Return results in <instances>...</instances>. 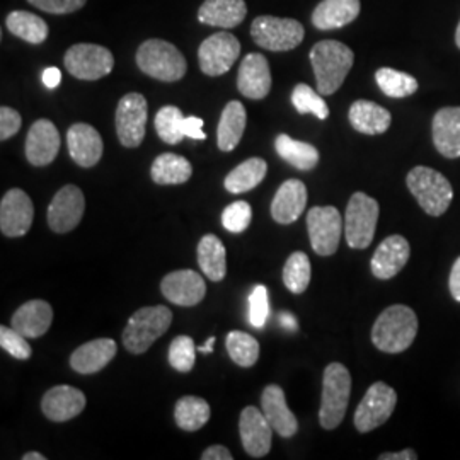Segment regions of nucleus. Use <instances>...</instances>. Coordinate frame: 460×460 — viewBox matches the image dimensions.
Instances as JSON below:
<instances>
[{"label":"nucleus","instance_id":"obj_22","mask_svg":"<svg viewBox=\"0 0 460 460\" xmlns=\"http://www.w3.org/2000/svg\"><path fill=\"white\" fill-rule=\"evenodd\" d=\"M66 147L72 161L81 167H94L102 157V138L87 123H75L66 132Z\"/></svg>","mask_w":460,"mask_h":460},{"label":"nucleus","instance_id":"obj_31","mask_svg":"<svg viewBox=\"0 0 460 460\" xmlns=\"http://www.w3.org/2000/svg\"><path fill=\"white\" fill-rule=\"evenodd\" d=\"M246 121L244 104L239 101H230L222 111L217 128V144L222 152H232L239 146L246 130Z\"/></svg>","mask_w":460,"mask_h":460},{"label":"nucleus","instance_id":"obj_53","mask_svg":"<svg viewBox=\"0 0 460 460\" xmlns=\"http://www.w3.org/2000/svg\"><path fill=\"white\" fill-rule=\"evenodd\" d=\"M60 83H62V72H60L57 66H49V68L43 72V84H45L49 89H55Z\"/></svg>","mask_w":460,"mask_h":460},{"label":"nucleus","instance_id":"obj_42","mask_svg":"<svg viewBox=\"0 0 460 460\" xmlns=\"http://www.w3.org/2000/svg\"><path fill=\"white\" fill-rule=\"evenodd\" d=\"M292 104L296 106V111L300 115L315 116L317 119H328L329 106L328 102L323 99L321 93H315L311 85L307 84H298L292 93Z\"/></svg>","mask_w":460,"mask_h":460},{"label":"nucleus","instance_id":"obj_26","mask_svg":"<svg viewBox=\"0 0 460 460\" xmlns=\"http://www.w3.org/2000/svg\"><path fill=\"white\" fill-rule=\"evenodd\" d=\"M116 343L110 338H99L89 343L79 346L72 357H70V367L83 376L96 374L102 370L108 363L116 357Z\"/></svg>","mask_w":460,"mask_h":460},{"label":"nucleus","instance_id":"obj_20","mask_svg":"<svg viewBox=\"0 0 460 460\" xmlns=\"http://www.w3.org/2000/svg\"><path fill=\"white\" fill-rule=\"evenodd\" d=\"M26 159L36 167L49 165L60 150V133L49 119H38L26 137Z\"/></svg>","mask_w":460,"mask_h":460},{"label":"nucleus","instance_id":"obj_44","mask_svg":"<svg viewBox=\"0 0 460 460\" xmlns=\"http://www.w3.org/2000/svg\"><path fill=\"white\" fill-rule=\"evenodd\" d=\"M252 220V208L247 201H234L222 212V226L232 234H241Z\"/></svg>","mask_w":460,"mask_h":460},{"label":"nucleus","instance_id":"obj_2","mask_svg":"<svg viewBox=\"0 0 460 460\" xmlns=\"http://www.w3.org/2000/svg\"><path fill=\"white\" fill-rule=\"evenodd\" d=\"M418 328V315L411 307L402 304L391 305L374 323L372 343L384 353H402L414 343Z\"/></svg>","mask_w":460,"mask_h":460},{"label":"nucleus","instance_id":"obj_3","mask_svg":"<svg viewBox=\"0 0 460 460\" xmlns=\"http://www.w3.org/2000/svg\"><path fill=\"white\" fill-rule=\"evenodd\" d=\"M137 66L146 75L161 83H178L188 70L181 51L164 40L144 41L137 49Z\"/></svg>","mask_w":460,"mask_h":460},{"label":"nucleus","instance_id":"obj_14","mask_svg":"<svg viewBox=\"0 0 460 460\" xmlns=\"http://www.w3.org/2000/svg\"><path fill=\"white\" fill-rule=\"evenodd\" d=\"M84 210L85 198L83 190L74 184H66L49 203L47 214L49 229L57 234H66L75 229L83 220Z\"/></svg>","mask_w":460,"mask_h":460},{"label":"nucleus","instance_id":"obj_34","mask_svg":"<svg viewBox=\"0 0 460 460\" xmlns=\"http://www.w3.org/2000/svg\"><path fill=\"white\" fill-rule=\"evenodd\" d=\"M275 148L279 152V157L294 165L298 171H313L315 165L319 164V150L307 144L294 140L292 137L281 133L275 140Z\"/></svg>","mask_w":460,"mask_h":460},{"label":"nucleus","instance_id":"obj_28","mask_svg":"<svg viewBox=\"0 0 460 460\" xmlns=\"http://www.w3.org/2000/svg\"><path fill=\"white\" fill-rule=\"evenodd\" d=\"M51 323L53 309L45 300H30L22 304L11 319V326L22 336L31 340L43 336L49 331Z\"/></svg>","mask_w":460,"mask_h":460},{"label":"nucleus","instance_id":"obj_55","mask_svg":"<svg viewBox=\"0 0 460 460\" xmlns=\"http://www.w3.org/2000/svg\"><path fill=\"white\" fill-rule=\"evenodd\" d=\"M214 345H215V338L212 336V338H208L207 340V343L203 346H198V351L199 353H212L214 351Z\"/></svg>","mask_w":460,"mask_h":460},{"label":"nucleus","instance_id":"obj_54","mask_svg":"<svg viewBox=\"0 0 460 460\" xmlns=\"http://www.w3.org/2000/svg\"><path fill=\"white\" fill-rule=\"evenodd\" d=\"M279 326L287 331H296V315L288 313L279 314Z\"/></svg>","mask_w":460,"mask_h":460},{"label":"nucleus","instance_id":"obj_25","mask_svg":"<svg viewBox=\"0 0 460 460\" xmlns=\"http://www.w3.org/2000/svg\"><path fill=\"white\" fill-rule=\"evenodd\" d=\"M307 207V188L300 180L283 182L271 201V217L281 226L298 220Z\"/></svg>","mask_w":460,"mask_h":460},{"label":"nucleus","instance_id":"obj_23","mask_svg":"<svg viewBox=\"0 0 460 460\" xmlns=\"http://www.w3.org/2000/svg\"><path fill=\"white\" fill-rule=\"evenodd\" d=\"M85 408V395L83 391L70 385H55L43 395L41 410L43 414L57 423H64L77 418Z\"/></svg>","mask_w":460,"mask_h":460},{"label":"nucleus","instance_id":"obj_29","mask_svg":"<svg viewBox=\"0 0 460 460\" xmlns=\"http://www.w3.org/2000/svg\"><path fill=\"white\" fill-rule=\"evenodd\" d=\"M360 0H323L313 13V24L321 31L341 30L360 14Z\"/></svg>","mask_w":460,"mask_h":460},{"label":"nucleus","instance_id":"obj_7","mask_svg":"<svg viewBox=\"0 0 460 460\" xmlns=\"http://www.w3.org/2000/svg\"><path fill=\"white\" fill-rule=\"evenodd\" d=\"M377 199L365 195L362 191L351 195L345 214V237L351 249H367L372 244L377 229Z\"/></svg>","mask_w":460,"mask_h":460},{"label":"nucleus","instance_id":"obj_35","mask_svg":"<svg viewBox=\"0 0 460 460\" xmlns=\"http://www.w3.org/2000/svg\"><path fill=\"white\" fill-rule=\"evenodd\" d=\"M5 26L9 33L31 45H41L47 41L49 34V24L41 17L28 11H14L7 14Z\"/></svg>","mask_w":460,"mask_h":460},{"label":"nucleus","instance_id":"obj_57","mask_svg":"<svg viewBox=\"0 0 460 460\" xmlns=\"http://www.w3.org/2000/svg\"><path fill=\"white\" fill-rule=\"evenodd\" d=\"M456 45L460 49V21L459 24H457V30H456Z\"/></svg>","mask_w":460,"mask_h":460},{"label":"nucleus","instance_id":"obj_50","mask_svg":"<svg viewBox=\"0 0 460 460\" xmlns=\"http://www.w3.org/2000/svg\"><path fill=\"white\" fill-rule=\"evenodd\" d=\"M448 290H450V296H454V300L460 304V256L452 266L450 279H448Z\"/></svg>","mask_w":460,"mask_h":460},{"label":"nucleus","instance_id":"obj_37","mask_svg":"<svg viewBox=\"0 0 460 460\" xmlns=\"http://www.w3.org/2000/svg\"><path fill=\"white\" fill-rule=\"evenodd\" d=\"M212 410L208 402L197 395H184L174 408L176 425L184 431H198L210 420Z\"/></svg>","mask_w":460,"mask_h":460},{"label":"nucleus","instance_id":"obj_12","mask_svg":"<svg viewBox=\"0 0 460 460\" xmlns=\"http://www.w3.org/2000/svg\"><path fill=\"white\" fill-rule=\"evenodd\" d=\"M397 404V394L385 382H376L368 387L363 395L357 411H355V427L360 433L374 431L389 421Z\"/></svg>","mask_w":460,"mask_h":460},{"label":"nucleus","instance_id":"obj_56","mask_svg":"<svg viewBox=\"0 0 460 460\" xmlns=\"http://www.w3.org/2000/svg\"><path fill=\"white\" fill-rule=\"evenodd\" d=\"M22 460H47V457L38 454V452H28V454L22 456Z\"/></svg>","mask_w":460,"mask_h":460},{"label":"nucleus","instance_id":"obj_15","mask_svg":"<svg viewBox=\"0 0 460 460\" xmlns=\"http://www.w3.org/2000/svg\"><path fill=\"white\" fill-rule=\"evenodd\" d=\"M31 198L22 190H9L0 201V230L7 237H22L33 226Z\"/></svg>","mask_w":460,"mask_h":460},{"label":"nucleus","instance_id":"obj_48","mask_svg":"<svg viewBox=\"0 0 460 460\" xmlns=\"http://www.w3.org/2000/svg\"><path fill=\"white\" fill-rule=\"evenodd\" d=\"M22 127V118L16 110L2 106L0 108V140L5 142L13 138Z\"/></svg>","mask_w":460,"mask_h":460},{"label":"nucleus","instance_id":"obj_45","mask_svg":"<svg viewBox=\"0 0 460 460\" xmlns=\"http://www.w3.org/2000/svg\"><path fill=\"white\" fill-rule=\"evenodd\" d=\"M28 338L22 336L21 332H17L16 329L0 328V346L2 349H5L11 357H14L17 360H28L33 355L31 345L26 341Z\"/></svg>","mask_w":460,"mask_h":460},{"label":"nucleus","instance_id":"obj_10","mask_svg":"<svg viewBox=\"0 0 460 460\" xmlns=\"http://www.w3.org/2000/svg\"><path fill=\"white\" fill-rule=\"evenodd\" d=\"M307 232L315 254L332 256L345 232V220L336 207H314L307 214Z\"/></svg>","mask_w":460,"mask_h":460},{"label":"nucleus","instance_id":"obj_49","mask_svg":"<svg viewBox=\"0 0 460 460\" xmlns=\"http://www.w3.org/2000/svg\"><path fill=\"white\" fill-rule=\"evenodd\" d=\"M182 132H184L186 137H190L193 140H205L207 138V135L203 132V119L197 118V116L184 118Z\"/></svg>","mask_w":460,"mask_h":460},{"label":"nucleus","instance_id":"obj_18","mask_svg":"<svg viewBox=\"0 0 460 460\" xmlns=\"http://www.w3.org/2000/svg\"><path fill=\"white\" fill-rule=\"evenodd\" d=\"M410 256L411 246L408 239H404L399 234L385 237L372 256L370 268L374 277L378 279H394L395 275L401 273V270L408 264Z\"/></svg>","mask_w":460,"mask_h":460},{"label":"nucleus","instance_id":"obj_38","mask_svg":"<svg viewBox=\"0 0 460 460\" xmlns=\"http://www.w3.org/2000/svg\"><path fill=\"white\" fill-rule=\"evenodd\" d=\"M376 83L385 96L394 99L410 98L420 87V84L412 75L406 72H399L391 66L378 68L376 72Z\"/></svg>","mask_w":460,"mask_h":460},{"label":"nucleus","instance_id":"obj_27","mask_svg":"<svg viewBox=\"0 0 460 460\" xmlns=\"http://www.w3.org/2000/svg\"><path fill=\"white\" fill-rule=\"evenodd\" d=\"M348 119L357 132L363 135H380L389 130L393 115L389 113V110L374 101L358 99L349 106Z\"/></svg>","mask_w":460,"mask_h":460},{"label":"nucleus","instance_id":"obj_11","mask_svg":"<svg viewBox=\"0 0 460 460\" xmlns=\"http://www.w3.org/2000/svg\"><path fill=\"white\" fill-rule=\"evenodd\" d=\"M147 99L138 93H128L119 99L115 123L118 140L123 147H138L146 138Z\"/></svg>","mask_w":460,"mask_h":460},{"label":"nucleus","instance_id":"obj_51","mask_svg":"<svg viewBox=\"0 0 460 460\" xmlns=\"http://www.w3.org/2000/svg\"><path fill=\"white\" fill-rule=\"evenodd\" d=\"M232 454L229 448L222 447V445H212L208 447L203 454H201V460H232Z\"/></svg>","mask_w":460,"mask_h":460},{"label":"nucleus","instance_id":"obj_33","mask_svg":"<svg viewBox=\"0 0 460 460\" xmlns=\"http://www.w3.org/2000/svg\"><path fill=\"white\" fill-rule=\"evenodd\" d=\"M266 172H268L266 161L261 157H251L230 171L226 176L224 186L232 195H241L261 184L266 178Z\"/></svg>","mask_w":460,"mask_h":460},{"label":"nucleus","instance_id":"obj_41","mask_svg":"<svg viewBox=\"0 0 460 460\" xmlns=\"http://www.w3.org/2000/svg\"><path fill=\"white\" fill-rule=\"evenodd\" d=\"M182 123H184V116L180 108L164 106L155 115V132L165 144L176 146L186 137L182 132Z\"/></svg>","mask_w":460,"mask_h":460},{"label":"nucleus","instance_id":"obj_32","mask_svg":"<svg viewBox=\"0 0 460 460\" xmlns=\"http://www.w3.org/2000/svg\"><path fill=\"white\" fill-rule=\"evenodd\" d=\"M198 264L203 275L212 281H222L227 273V251L222 241L214 235L207 234L201 237L197 249Z\"/></svg>","mask_w":460,"mask_h":460},{"label":"nucleus","instance_id":"obj_17","mask_svg":"<svg viewBox=\"0 0 460 460\" xmlns=\"http://www.w3.org/2000/svg\"><path fill=\"white\" fill-rule=\"evenodd\" d=\"M273 428L268 423L263 411L254 406H247L241 412L239 420V433L243 447L252 459H261L271 450V435Z\"/></svg>","mask_w":460,"mask_h":460},{"label":"nucleus","instance_id":"obj_21","mask_svg":"<svg viewBox=\"0 0 460 460\" xmlns=\"http://www.w3.org/2000/svg\"><path fill=\"white\" fill-rule=\"evenodd\" d=\"M433 146L445 159L460 157V106L438 110L431 121Z\"/></svg>","mask_w":460,"mask_h":460},{"label":"nucleus","instance_id":"obj_39","mask_svg":"<svg viewBox=\"0 0 460 460\" xmlns=\"http://www.w3.org/2000/svg\"><path fill=\"white\" fill-rule=\"evenodd\" d=\"M311 260L305 252L296 251L294 254H290V258L287 260L285 268H283V283L285 287L292 292V294H302L307 290L309 283H311Z\"/></svg>","mask_w":460,"mask_h":460},{"label":"nucleus","instance_id":"obj_8","mask_svg":"<svg viewBox=\"0 0 460 460\" xmlns=\"http://www.w3.org/2000/svg\"><path fill=\"white\" fill-rule=\"evenodd\" d=\"M252 41L270 51H288L304 41V26L290 17L260 16L251 24Z\"/></svg>","mask_w":460,"mask_h":460},{"label":"nucleus","instance_id":"obj_13","mask_svg":"<svg viewBox=\"0 0 460 460\" xmlns=\"http://www.w3.org/2000/svg\"><path fill=\"white\" fill-rule=\"evenodd\" d=\"M241 43L234 34L227 31L208 36L198 49V62L205 75L218 77L227 74L239 60Z\"/></svg>","mask_w":460,"mask_h":460},{"label":"nucleus","instance_id":"obj_36","mask_svg":"<svg viewBox=\"0 0 460 460\" xmlns=\"http://www.w3.org/2000/svg\"><path fill=\"white\" fill-rule=\"evenodd\" d=\"M193 174L188 159L178 154H161L150 167V176L155 184H182Z\"/></svg>","mask_w":460,"mask_h":460},{"label":"nucleus","instance_id":"obj_1","mask_svg":"<svg viewBox=\"0 0 460 460\" xmlns=\"http://www.w3.org/2000/svg\"><path fill=\"white\" fill-rule=\"evenodd\" d=\"M309 57L317 83V93L323 96L334 94L343 85L355 62L353 49L336 40H323L315 43Z\"/></svg>","mask_w":460,"mask_h":460},{"label":"nucleus","instance_id":"obj_52","mask_svg":"<svg viewBox=\"0 0 460 460\" xmlns=\"http://www.w3.org/2000/svg\"><path fill=\"white\" fill-rule=\"evenodd\" d=\"M418 459V452L412 448H406L401 452H385L382 456H378V460H416Z\"/></svg>","mask_w":460,"mask_h":460},{"label":"nucleus","instance_id":"obj_43","mask_svg":"<svg viewBox=\"0 0 460 460\" xmlns=\"http://www.w3.org/2000/svg\"><path fill=\"white\" fill-rule=\"evenodd\" d=\"M195 360H197V345L193 338L184 334L176 336L169 346V365L181 374H188L193 370Z\"/></svg>","mask_w":460,"mask_h":460},{"label":"nucleus","instance_id":"obj_4","mask_svg":"<svg viewBox=\"0 0 460 460\" xmlns=\"http://www.w3.org/2000/svg\"><path fill=\"white\" fill-rule=\"evenodd\" d=\"M406 184L418 205L429 217H440L450 208L454 188L442 172L427 165H416L408 172Z\"/></svg>","mask_w":460,"mask_h":460},{"label":"nucleus","instance_id":"obj_40","mask_svg":"<svg viewBox=\"0 0 460 460\" xmlns=\"http://www.w3.org/2000/svg\"><path fill=\"white\" fill-rule=\"evenodd\" d=\"M226 346H227L232 362L237 363L243 368H249V367L256 365L260 358L258 340L243 331H230Z\"/></svg>","mask_w":460,"mask_h":460},{"label":"nucleus","instance_id":"obj_19","mask_svg":"<svg viewBox=\"0 0 460 460\" xmlns=\"http://www.w3.org/2000/svg\"><path fill=\"white\" fill-rule=\"evenodd\" d=\"M237 89L247 99L260 101L271 91V72L266 57L261 53H249L239 66Z\"/></svg>","mask_w":460,"mask_h":460},{"label":"nucleus","instance_id":"obj_47","mask_svg":"<svg viewBox=\"0 0 460 460\" xmlns=\"http://www.w3.org/2000/svg\"><path fill=\"white\" fill-rule=\"evenodd\" d=\"M31 5L49 14H72L83 9L87 0H28Z\"/></svg>","mask_w":460,"mask_h":460},{"label":"nucleus","instance_id":"obj_9","mask_svg":"<svg viewBox=\"0 0 460 460\" xmlns=\"http://www.w3.org/2000/svg\"><path fill=\"white\" fill-rule=\"evenodd\" d=\"M64 64L68 74L79 81H99L111 74L115 57L106 47L79 43L66 49Z\"/></svg>","mask_w":460,"mask_h":460},{"label":"nucleus","instance_id":"obj_46","mask_svg":"<svg viewBox=\"0 0 460 460\" xmlns=\"http://www.w3.org/2000/svg\"><path fill=\"white\" fill-rule=\"evenodd\" d=\"M270 315L268 288L264 285H256L249 296V323L256 329L264 328Z\"/></svg>","mask_w":460,"mask_h":460},{"label":"nucleus","instance_id":"obj_24","mask_svg":"<svg viewBox=\"0 0 460 460\" xmlns=\"http://www.w3.org/2000/svg\"><path fill=\"white\" fill-rule=\"evenodd\" d=\"M261 411L281 438H292L298 431L296 414L290 411L285 393L279 385H266L261 395Z\"/></svg>","mask_w":460,"mask_h":460},{"label":"nucleus","instance_id":"obj_30","mask_svg":"<svg viewBox=\"0 0 460 460\" xmlns=\"http://www.w3.org/2000/svg\"><path fill=\"white\" fill-rule=\"evenodd\" d=\"M247 16L244 0H205L198 9V21L215 28H237Z\"/></svg>","mask_w":460,"mask_h":460},{"label":"nucleus","instance_id":"obj_16","mask_svg":"<svg viewBox=\"0 0 460 460\" xmlns=\"http://www.w3.org/2000/svg\"><path fill=\"white\" fill-rule=\"evenodd\" d=\"M163 296L176 305L193 307L207 296V283L193 270H178L161 281Z\"/></svg>","mask_w":460,"mask_h":460},{"label":"nucleus","instance_id":"obj_6","mask_svg":"<svg viewBox=\"0 0 460 460\" xmlns=\"http://www.w3.org/2000/svg\"><path fill=\"white\" fill-rule=\"evenodd\" d=\"M172 313L164 305L142 307L128 319L123 331V345L133 353L142 355L171 328Z\"/></svg>","mask_w":460,"mask_h":460},{"label":"nucleus","instance_id":"obj_5","mask_svg":"<svg viewBox=\"0 0 460 460\" xmlns=\"http://www.w3.org/2000/svg\"><path fill=\"white\" fill-rule=\"evenodd\" d=\"M351 395V376L343 363H329L323 377L319 423L324 429H336L345 420Z\"/></svg>","mask_w":460,"mask_h":460}]
</instances>
